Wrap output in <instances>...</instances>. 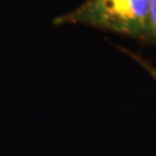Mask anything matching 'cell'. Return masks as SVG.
<instances>
[{
    "label": "cell",
    "instance_id": "cell-1",
    "mask_svg": "<svg viewBox=\"0 0 156 156\" xmlns=\"http://www.w3.org/2000/svg\"><path fill=\"white\" fill-rule=\"evenodd\" d=\"M151 0H85L53 25H86L122 37L147 42Z\"/></svg>",
    "mask_w": 156,
    "mask_h": 156
},
{
    "label": "cell",
    "instance_id": "cell-2",
    "mask_svg": "<svg viewBox=\"0 0 156 156\" xmlns=\"http://www.w3.org/2000/svg\"><path fill=\"white\" fill-rule=\"evenodd\" d=\"M115 47H116L119 51H121L122 53H125V55H128L130 58H133V60L136 62V64H139V65L142 66L143 69L147 72L148 74L156 81V66L151 64L150 60H147V58H144L143 56L138 55V53H134L133 51H130V50H128V48H125V47H121V46H119V44H115Z\"/></svg>",
    "mask_w": 156,
    "mask_h": 156
},
{
    "label": "cell",
    "instance_id": "cell-3",
    "mask_svg": "<svg viewBox=\"0 0 156 156\" xmlns=\"http://www.w3.org/2000/svg\"><path fill=\"white\" fill-rule=\"evenodd\" d=\"M150 44L156 46V0H151L150 3V16L147 26V42Z\"/></svg>",
    "mask_w": 156,
    "mask_h": 156
}]
</instances>
